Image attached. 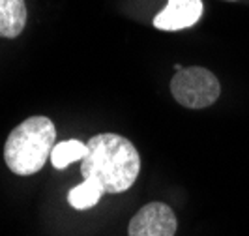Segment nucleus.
<instances>
[{
  "label": "nucleus",
  "mask_w": 249,
  "mask_h": 236,
  "mask_svg": "<svg viewBox=\"0 0 249 236\" xmlns=\"http://www.w3.org/2000/svg\"><path fill=\"white\" fill-rule=\"evenodd\" d=\"M141 158L133 143L118 133H98L87 143V156L81 160L85 180L98 182L105 193H124L135 184Z\"/></svg>",
  "instance_id": "1"
},
{
  "label": "nucleus",
  "mask_w": 249,
  "mask_h": 236,
  "mask_svg": "<svg viewBox=\"0 0 249 236\" xmlns=\"http://www.w3.org/2000/svg\"><path fill=\"white\" fill-rule=\"evenodd\" d=\"M26 2L25 0H0V37L21 36L26 26Z\"/></svg>",
  "instance_id": "6"
},
{
  "label": "nucleus",
  "mask_w": 249,
  "mask_h": 236,
  "mask_svg": "<svg viewBox=\"0 0 249 236\" xmlns=\"http://www.w3.org/2000/svg\"><path fill=\"white\" fill-rule=\"evenodd\" d=\"M229 2H234V0H229Z\"/></svg>",
  "instance_id": "9"
},
{
  "label": "nucleus",
  "mask_w": 249,
  "mask_h": 236,
  "mask_svg": "<svg viewBox=\"0 0 249 236\" xmlns=\"http://www.w3.org/2000/svg\"><path fill=\"white\" fill-rule=\"evenodd\" d=\"M171 94L182 107L204 109L217 101L221 94V85L210 70L189 66L176 72L171 81Z\"/></svg>",
  "instance_id": "3"
},
{
  "label": "nucleus",
  "mask_w": 249,
  "mask_h": 236,
  "mask_svg": "<svg viewBox=\"0 0 249 236\" xmlns=\"http://www.w3.org/2000/svg\"><path fill=\"white\" fill-rule=\"evenodd\" d=\"M178 221L173 208L165 202H148L131 218L129 236H175Z\"/></svg>",
  "instance_id": "4"
},
{
  "label": "nucleus",
  "mask_w": 249,
  "mask_h": 236,
  "mask_svg": "<svg viewBox=\"0 0 249 236\" xmlns=\"http://www.w3.org/2000/svg\"><path fill=\"white\" fill-rule=\"evenodd\" d=\"M103 195H105V191L98 182L85 180L83 184L75 186L68 193V202H70V206H73L75 210H88V208L96 206Z\"/></svg>",
  "instance_id": "8"
},
{
  "label": "nucleus",
  "mask_w": 249,
  "mask_h": 236,
  "mask_svg": "<svg viewBox=\"0 0 249 236\" xmlns=\"http://www.w3.org/2000/svg\"><path fill=\"white\" fill-rule=\"evenodd\" d=\"M85 156H87V143L70 139V141H62L54 145V148L51 152V163L54 169L62 171L73 162H81Z\"/></svg>",
  "instance_id": "7"
},
{
  "label": "nucleus",
  "mask_w": 249,
  "mask_h": 236,
  "mask_svg": "<svg viewBox=\"0 0 249 236\" xmlns=\"http://www.w3.org/2000/svg\"><path fill=\"white\" fill-rule=\"evenodd\" d=\"M56 145V127L47 116H30L15 126L4 145V162L17 176L39 173Z\"/></svg>",
  "instance_id": "2"
},
{
  "label": "nucleus",
  "mask_w": 249,
  "mask_h": 236,
  "mask_svg": "<svg viewBox=\"0 0 249 236\" xmlns=\"http://www.w3.org/2000/svg\"><path fill=\"white\" fill-rule=\"evenodd\" d=\"M202 12V0H169L167 6L154 17V26L163 32L184 30L199 23Z\"/></svg>",
  "instance_id": "5"
}]
</instances>
